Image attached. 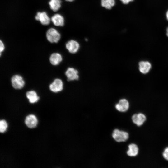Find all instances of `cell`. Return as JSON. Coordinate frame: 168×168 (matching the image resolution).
Here are the masks:
<instances>
[{
    "mask_svg": "<svg viewBox=\"0 0 168 168\" xmlns=\"http://www.w3.org/2000/svg\"><path fill=\"white\" fill-rule=\"evenodd\" d=\"M46 37L48 41L51 43H57L59 40L61 35L55 29L51 28L49 29L46 33Z\"/></svg>",
    "mask_w": 168,
    "mask_h": 168,
    "instance_id": "obj_1",
    "label": "cell"
},
{
    "mask_svg": "<svg viewBox=\"0 0 168 168\" xmlns=\"http://www.w3.org/2000/svg\"><path fill=\"white\" fill-rule=\"evenodd\" d=\"M112 135L113 138L118 142H125L129 138V134L127 132L117 129L114 130Z\"/></svg>",
    "mask_w": 168,
    "mask_h": 168,
    "instance_id": "obj_2",
    "label": "cell"
},
{
    "mask_svg": "<svg viewBox=\"0 0 168 168\" xmlns=\"http://www.w3.org/2000/svg\"><path fill=\"white\" fill-rule=\"evenodd\" d=\"M11 83L13 87L17 89L22 88L24 86L25 83L22 77L18 75L13 76L11 78Z\"/></svg>",
    "mask_w": 168,
    "mask_h": 168,
    "instance_id": "obj_3",
    "label": "cell"
},
{
    "mask_svg": "<svg viewBox=\"0 0 168 168\" xmlns=\"http://www.w3.org/2000/svg\"><path fill=\"white\" fill-rule=\"evenodd\" d=\"M51 91L54 92H58L62 91L63 89V83L60 79H55L49 85Z\"/></svg>",
    "mask_w": 168,
    "mask_h": 168,
    "instance_id": "obj_4",
    "label": "cell"
},
{
    "mask_svg": "<svg viewBox=\"0 0 168 168\" xmlns=\"http://www.w3.org/2000/svg\"><path fill=\"white\" fill-rule=\"evenodd\" d=\"M35 19L39 21L41 23L44 25L49 24L50 22V19L45 12H38L35 16Z\"/></svg>",
    "mask_w": 168,
    "mask_h": 168,
    "instance_id": "obj_5",
    "label": "cell"
},
{
    "mask_svg": "<svg viewBox=\"0 0 168 168\" xmlns=\"http://www.w3.org/2000/svg\"><path fill=\"white\" fill-rule=\"evenodd\" d=\"M151 63L148 61H141L138 63V69L140 72L143 74L148 73L152 68Z\"/></svg>",
    "mask_w": 168,
    "mask_h": 168,
    "instance_id": "obj_6",
    "label": "cell"
},
{
    "mask_svg": "<svg viewBox=\"0 0 168 168\" xmlns=\"http://www.w3.org/2000/svg\"><path fill=\"white\" fill-rule=\"evenodd\" d=\"M65 74L68 81L77 80L79 79L78 71L74 68H68L65 72Z\"/></svg>",
    "mask_w": 168,
    "mask_h": 168,
    "instance_id": "obj_7",
    "label": "cell"
},
{
    "mask_svg": "<svg viewBox=\"0 0 168 168\" xmlns=\"http://www.w3.org/2000/svg\"><path fill=\"white\" fill-rule=\"evenodd\" d=\"M66 47L70 53L74 54L78 50L80 45L77 41L74 40H71L66 43Z\"/></svg>",
    "mask_w": 168,
    "mask_h": 168,
    "instance_id": "obj_8",
    "label": "cell"
},
{
    "mask_svg": "<svg viewBox=\"0 0 168 168\" xmlns=\"http://www.w3.org/2000/svg\"><path fill=\"white\" fill-rule=\"evenodd\" d=\"M133 122L138 126H142L146 120L145 115L143 113L134 114L132 117Z\"/></svg>",
    "mask_w": 168,
    "mask_h": 168,
    "instance_id": "obj_9",
    "label": "cell"
},
{
    "mask_svg": "<svg viewBox=\"0 0 168 168\" xmlns=\"http://www.w3.org/2000/svg\"><path fill=\"white\" fill-rule=\"evenodd\" d=\"M129 104L128 101L125 99L120 100L119 102L115 105L116 109L121 112H124L128 109Z\"/></svg>",
    "mask_w": 168,
    "mask_h": 168,
    "instance_id": "obj_10",
    "label": "cell"
},
{
    "mask_svg": "<svg viewBox=\"0 0 168 168\" xmlns=\"http://www.w3.org/2000/svg\"><path fill=\"white\" fill-rule=\"evenodd\" d=\"M37 119L36 116L33 114L27 116L25 119V123L27 126L29 128L35 127L37 124Z\"/></svg>",
    "mask_w": 168,
    "mask_h": 168,
    "instance_id": "obj_11",
    "label": "cell"
},
{
    "mask_svg": "<svg viewBox=\"0 0 168 168\" xmlns=\"http://www.w3.org/2000/svg\"><path fill=\"white\" fill-rule=\"evenodd\" d=\"M54 24L56 26H63L64 25V20L63 16L59 14L54 15L51 18Z\"/></svg>",
    "mask_w": 168,
    "mask_h": 168,
    "instance_id": "obj_12",
    "label": "cell"
},
{
    "mask_svg": "<svg viewBox=\"0 0 168 168\" xmlns=\"http://www.w3.org/2000/svg\"><path fill=\"white\" fill-rule=\"evenodd\" d=\"M51 63L53 65H57L59 64L62 60L61 55L59 53H55L52 54L49 58Z\"/></svg>",
    "mask_w": 168,
    "mask_h": 168,
    "instance_id": "obj_13",
    "label": "cell"
},
{
    "mask_svg": "<svg viewBox=\"0 0 168 168\" xmlns=\"http://www.w3.org/2000/svg\"><path fill=\"white\" fill-rule=\"evenodd\" d=\"M128 148L127 153L128 156L134 157L138 155L139 149L136 144L134 143L130 144L128 146Z\"/></svg>",
    "mask_w": 168,
    "mask_h": 168,
    "instance_id": "obj_14",
    "label": "cell"
},
{
    "mask_svg": "<svg viewBox=\"0 0 168 168\" xmlns=\"http://www.w3.org/2000/svg\"><path fill=\"white\" fill-rule=\"evenodd\" d=\"M26 96L29 102L31 103L37 102L39 99L37 93L34 91H27L26 93Z\"/></svg>",
    "mask_w": 168,
    "mask_h": 168,
    "instance_id": "obj_15",
    "label": "cell"
},
{
    "mask_svg": "<svg viewBox=\"0 0 168 168\" xmlns=\"http://www.w3.org/2000/svg\"><path fill=\"white\" fill-rule=\"evenodd\" d=\"M60 0H50L49 2L50 9L54 12L58 10L61 7Z\"/></svg>",
    "mask_w": 168,
    "mask_h": 168,
    "instance_id": "obj_16",
    "label": "cell"
},
{
    "mask_svg": "<svg viewBox=\"0 0 168 168\" xmlns=\"http://www.w3.org/2000/svg\"><path fill=\"white\" fill-rule=\"evenodd\" d=\"M115 4L114 0H101V4L102 7L107 9H110Z\"/></svg>",
    "mask_w": 168,
    "mask_h": 168,
    "instance_id": "obj_17",
    "label": "cell"
},
{
    "mask_svg": "<svg viewBox=\"0 0 168 168\" xmlns=\"http://www.w3.org/2000/svg\"><path fill=\"white\" fill-rule=\"evenodd\" d=\"M7 124L5 120H1L0 121V131L1 133L5 132L7 128Z\"/></svg>",
    "mask_w": 168,
    "mask_h": 168,
    "instance_id": "obj_18",
    "label": "cell"
},
{
    "mask_svg": "<svg viewBox=\"0 0 168 168\" xmlns=\"http://www.w3.org/2000/svg\"><path fill=\"white\" fill-rule=\"evenodd\" d=\"M162 156L165 160L168 161V147L164 149L162 153Z\"/></svg>",
    "mask_w": 168,
    "mask_h": 168,
    "instance_id": "obj_19",
    "label": "cell"
},
{
    "mask_svg": "<svg viewBox=\"0 0 168 168\" xmlns=\"http://www.w3.org/2000/svg\"><path fill=\"white\" fill-rule=\"evenodd\" d=\"M0 55H1V52L3 51L5 48L4 43L1 40H0Z\"/></svg>",
    "mask_w": 168,
    "mask_h": 168,
    "instance_id": "obj_20",
    "label": "cell"
},
{
    "mask_svg": "<svg viewBox=\"0 0 168 168\" xmlns=\"http://www.w3.org/2000/svg\"><path fill=\"white\" fill-rule=\"evenodd\" d=\"M123 3L128 4L130 2L133 1L134 0H120Z\"/></svg>",
    "mask_w": 168,
    "mask_h": 168,
    "instance_id": "obj_21",
    "label": "cell"
},
{
    "mask_svg": "<svg viewBox=\"0 0 168 168\" xmlns=\"http://www.w3.org/2000/svg\"><path fill=\"white\" fill-rule=\"evenodd\" d=\"M166 19L168 21V10L167 11L166 13Z\"/></svg>",
    "mask_w": 168,
    "mask_h": 168,
    "instance_id": "obj_22",
    "label": "cell"
},
{
    "mask_svg": "<svg viewBox=\"0 0 168 168\" xmlns=\"http://www.w3.org/2000/svg\"><path fill=\"white\" fill-rule=\"evenodd\" d=\"M166 35L168 37V27L167 28L166 30Z\"/></svg>",
    "mask_w": 168,
    "mask_h": 168,
    "instance_id": "obj_23",
    "label": "cell"
},
{
    "mask_svg": "<svg viewBox=\"0 0 168 168\" xmlns=\"http://www.w3.org/2000/svg\"><path fill=\"white\" fill-rule=\"evenodd\" d=\"M66 1H69V2H72L74 0H65Z\"/></svg>",
    "mask_w": 168,
    "mask_h": 168,
    "instance_id": "obj_24",
    "label": "cell"
}]
</instances>
